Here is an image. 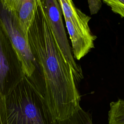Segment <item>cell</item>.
<instances>
[{
  "label": "cell",
  "mask_w": 124,
  "mask_h": 124,
  "mask_svg": "<svg viewBox=\"0 0 124 124\" xmlns=\"http://www.w3.org/2000/svg\"><path fill=\"white\" fill-rule=\"evenodd\" d=\"M35 70L29 78L57 121L80 108V95L74 72L61 52L50 29L41 0L28 32Z\"/></svg>",
  "instance_id": "cell-1"
},
{
  "label": "cell",
  "mask_w": 124,
  "mask_h": 124,
  "mask_svg": "<svg viewBox=\"0 0 124 124\" xmlns=\"http://www.w3.org/2000/svg\"><path fill=\"white\" fill-rule=\"evenodd\" d=\"M0 124H58V122L25 76L10 94L0 96Z\"/></svg>",
  "instance_id": "cell-2"
},
{
  "label": "cell",
  "mask_w": 124,
  "mask_h": 124,
  "mask_svg": "<svg viewBox=\"0 0 124 124\" xmlns=\"http://www.w3.org/2000/svg\"><path fill=\"white\" fill-rule=\"evenodd\" d=\"M66 27L72 43L74 59L80 60L94 47L96 36L89 26L91 17L78 8L74 4L67 6L63 12Z\"/></svg>",
  "instance_id": "cell-3"
},
{
  "label": "cell",
  "mask_w": 124,
  "mask_h": 124,
  "mask_svg": "<svg viewBox=\"0 0 124 124\" xmlns=\"http://www.w3.org/2000/svg\"><path fill=\"white\" fill-rule=\"evenodd\" d=\"M25 76L17 53L0 25V96L10 94Z\"/></svg>",
  "instance_id": "cell-4"
},
{
  "label": "cell",
  "mask_w": 124,
  "mask_h": 124,
  "mask_svg": "<svg viewBox=\"0 0 124 124\" xmlns=\"http://www.w3.org/2000/svg\"><path fill=\"white\" fill-rule=\"evenodd\" d=\"M0 25L6 33L21 62L25 75L30 78L35 67L28 40L13 12L0 0Z\"/></svg>",
  "instance_id": "cell-5"
},
{
  "label": "cell",
  "mask_w": 124,
  "mask_h": 124,
  "mask_svg": "<svg viewBox=\"0 0 124 124\" xmlns=\"http://www.w3.org/2000/svg\"><path fill=\"white\" fill-rule=\"evenodd\" d=\"M56 43L66 62L72 68L77 83L83 79L80 66L74 59L69 44L62 19V12L57 0H41Z\"/></svg>",
  "instance_id": "cell-6"
},
{
  "label": "cell",
  "mask_w": 124,
  "mask_h": 124,
  "mask_svg": "<svg viewBox=\"0 0 124 124\" xmlns=\"http://www.w3.org/2000/svg\"><path fill=\"white\" fill-rule=\"evenodd\" d=\"M39 0H2L13 12L25 34L28 36Z\"/></svg>",
  "instance_id": "cell-7"
},
{
  "label": "cell",
  "mask_w": 124,
  "mask_h": 124,
  "mask_svg": "<svg viewBox=\"0 0 124 124\" xmlns=\"http://www.w3.org/2000/svg\"><path fill=\"white\" fill-rule=\"evenodd\" d=\"M108 124H124V100L118 99L109 104Z\"/></svg>",
  "instance_id": "cell-8"
},
{
  "label": "cell",
  "mask_w": 124,
  "mask_h": 124,
  "mask_svg": "<svg viewBox=\"0 0 124 124\" xmlns=\"http://www.w3.org/2000/svg\"><path fill=\"white\" fill-rule=\"evenodd\" d=\"M58 124H93L92 116L81 107L68 118L58 122Z\"/></svg>",
  "instance_id": "cell-9"
},
{
  "label": "cell",
  "mask_w": 124,
  "mask_h": 124,
  "mask_svg": "<svg viewBox=\"0 0 124 124\" xmlns=\"http://www.w3.org/2000/svg\"><path fill=\"white\" fill-rule=\"evenodd\" d=\"M103 2L109 6L113 12L124 18V0H103Z\"/></svg>",
  "instance_id": "cell-10"
},
{
  "label": "cell",
  "mask_w": 124,
  "mask_h": 124,
  "mask_svg": "<svg viewBox=\"0 0 124 124\" xmlns=\"http://www.w3.org/2000/svg\"><path fill=\"white\" fill-rule=\"evenodd\" d=\"M89 9L91 15H93L98 13L102 5L101 0H88Z\"/></svg>",
  "instance_id": "cell-11"
}]
</instances>
